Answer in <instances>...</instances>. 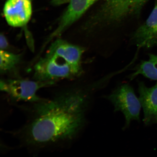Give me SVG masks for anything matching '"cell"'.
I'll use <instances>...</instances> for the list:
<instances>
[{
	"instance_id": "obj_12",
	"label": "cell",
	"mask_w": 157,
	"mask_h": 157,
	"mask_svg": "<svg viewBox=\"0 0 157 157\" xmlns=\"http://www.w3.org/2000/svg\"><path fill=\"white\" fill-rule=\"evenodd\" d=\"M149 0H117L118 3L124 9L134 13H140Z\"/></svg>"
},
{
	"instance_id": "obj_7",
	"label": "cell",
	"mask_w": 157,
	"mask_h": 157,
	"mask_svg": "<svg viewBox=\"0 0 157 157\" xmlns=\"http://www.w3.org/2000/svg\"><path fill=\"white\" fill-rule=\"evenodd\" d=\"M3 13L8 24L12 27H21L27 24L32 14L30 0H7Z\"/></svg>"
},
{
	"instance_id": "obj_11",
	"label": "cell",
	"mask_w": 157,
	"mask_h": 157,
	"mask_svg": "<svg viewBox=\"0 0 157 157\" xmlns=\"http://www.w3.org/2000/svg\"><path fill=\"white\" fill-rule=\"evenodd\" d=\"M0 70L1 73H6L14 68L21 59V56L6 50L0 52Z\"/></svg>"
},
{
	"instance_id": "obj_9",
	"label": "cell",
	"mask_w": 157,
	"mask_h": 157,
	"mask_svg": "<svg viewBox=\"0 0 157 157\" xmlns=\"http://www.w3.org/2000/svg\"><path fill=\"white\" fill-rule=\"evenodd\" d=\"M139 99L144 113V121L148 123L157 113V83L148 88L143 82H139Z\"/></svg>"
},
{
	"instance_id": "obj_10",
	"label": "cell",
	"mask_w": 157,
	"mask_h": 157,
	"mask_svg": "<svg viewBox=\"0 0 157 157\" xmlns=\"http://www.w3.org/2000/svg\"><path fill=\"white\" fill-rule=\"evenodd\" d=\"M139 75L157 80V54H149L148 59L143 61L137 66L135 72L130 76V78L133 79Z\"/></svg>"
},
{
	"instance_id": "obj_8",
	"label": "cell",
	"mask_w": 157,
	"mask_h": 157,
	"mask_svg": "<svg viewBox=\"0 0 157 157\" xmlns=\"http://www.w3.org/2000/svg\"><path fill=\"white\" fill-rule=\"evenodd\" d=\"M131 40L139 48L157 46V3L146 21L133 33Z\"/></svg>"
},
{
	"instance_id": "obj_13",
	"label": "cell",
	"mask_w": 157,
	"mask_h": 157,
	"mask_svg": "<svg viewBox=\"0 0 157 157\" xmlns=\"http://www.w3.org/2000/svg\"><path fill=\"white\" fill-rule=\"evenodd\" d=\"M8 43L6 38L3 34H1L0 36V48L1 50H6L8 46Z\"/></svg>"
},
{
	"instance_id": "obj_15",
	"label": "cell",
	"mask_w": 157,
	"mask_h": 157,
	"mask_svg": "<svg viewBox=\"0 0 157 157\" xmlns=\"http://www.w3.org/2000/svg\"><path fill=\"white\" fill-rule=\"evenodd\" d=\"M156 116H157V113H156Z\"/></svg>"
},
{
	"instance_id": "obj_1",
	"label": "cell",
	"mask_w": 157,
	"mask_h": 157,
	"mask_svg": "<svg viewBox=\"0 0 157 157\" xmlns=\"http://www.w3.org/2000/svg\"><path fill=\"white\" fill-rule=\"evenodd\" d=\"M91 88L58 90L52 96L24 107L26 122L13 134L23 146L36 151L62 148L83 128L91 99Z\"/></svg>"
},
{
	"instance_id": "obj_6",
	"label": "cell",
	"mask_w": 157,
	"mask_h": 157,
	"mask_svg": "<svg viewBox=\"0 0 157 157\" xmlns=\"http://www.w3.org/2000/svg\"><path fill=\"white\" fill-rule=\"evenodd\" d=\"M98 0H70L67 10L62 15L56 29L50 34L45 45L60 36L69 27L78 20Z\"/></svg>"
},
{
	"instance_id": "obj_14",
	"label": "cell",
	"mask_w": 157,
	"mask_h": 157,
	"mask_svg": "<svg viewBox=\"0 0 157 157\" xmlns=\"http://www.w3.org/2000/svg\"><path fill=\"white\" fill-rule=\"evenodd\" d=\"M70 0H52V3L54 6L60 5L70 2Z\"/></svg>"
},
{
	"instance_id": "obj_5",
	"label": "cell",
	"mask_w": 157,
	"mask_h": 157,
	"mask_svg": "<svg viewBox=\"0 0 157 157\" xmlns=\"http://www.w3.org/2000/svg\"><path fill=\"white\" fill-rule=\"evenodd\" d=\"M84 51L81 47L57 39L51 44L47 56L61 59L70 65L79 76L82 73L81 60Z\"/></svg>"
},
{
	"instance_id": "obj_3",
	"label": "cell",
	"mask_w": 157,
	"mask_h": 157,
	"mask_svg": "<svg viewBox=\"0 0 157 157\" xmlns=\"http://www.w3.org/2000/svg\"><path fill=\"white\" fill-rule=\"evenodd\" d=\"M112 103L116 112L121 111L125 117V128L128 127L133 121H139L141 104L134 90L128 84L120 86L107 97Z\"/></svg>"
},
{
	"instance_id": "obj_2",
	"label": "cell",
	"mask_w": 157,
	"mask_h": 157,
	"mask_svg": "<svg viewBox=\"0 0 157 157\" xmlns=\"http://www.w3.org/2000/svg\"><path fill=\"white\" fill-rule=\"evenodd\" d=\"M50 82L31 80L22 78H11L1 80V91L8 96L14 103L25 102L31 103L38 101L43 98L37 93L41 88L54 84Z\"/></svg>"
},
{
	"instance_id": "obj_4",
	"label": "cell",
	"mask_w": 157,
	"mask_h": 157,
	"mask_svg": "<svg viewBox=\"0 0 157 157\" xmlns=\"http://www.w3.org/2000/svg\"><path fill=\"white\" fill-rule=\"evenodd\" d=\"M60 60L47 56L40 59L35 65L34 80L55 83L57 80L79 76L70 65Z\"/></svg>"
}]
</instances>
